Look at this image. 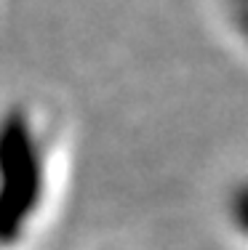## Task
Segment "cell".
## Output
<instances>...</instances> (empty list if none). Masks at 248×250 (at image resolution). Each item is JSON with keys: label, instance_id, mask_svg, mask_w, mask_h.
<instances>
[{"label": "cell", "instance_id": "obj_2", "mask_svg": "<svg viewBox=\"0 0 248 250\" xmlns=\"http://www.w3.org/2000/svg\"><path fill=\"white\" fill-rule=\"evenodd\" d=\"M216 224L235 250H248V165L222 184L216 194Z\"/></svg>", "mask_w": 248, "mask_h": 250}, {"label": "cell", "instance_id": "obj_3", "mask_svg": "<svg viewBox=\"0 0 248 250\" xmlns=\"http://www.w3.org/2000/svg\"><path fill=\"white\" fill-rule=\"evenodd\" d=\"M216 24L243 56L248 59V0H208Z\"/></svg>", "mask_w": 248, "mask_h": 250}, {"label": "cell", "instance_id": "obj_1", "mask_svg": "<svg viewBox=\"0 0 248 250\" xmlns=\"http://www.w3.org/2000/svg\"><path fill=\"white\" fill-rule=\"evenodd\" d=\"M69 133L45 99H0V250H35L67 184Z\"/></svg>", "mask_w": 248, "mask_h": 250}, {"label": "cell", "instance_id": "obj_4", "mask_svg": "<svg viewBox=\"0 0 248 250\" xmlns=\"http://www.w3.org/2000/svg\"><path fill=\"white\" fill-rule=\"evenodd\" d=\"M96 250H126V248H120V245H99Z\"/></svg>", "mask_w": 248, "mask_h": 250}]
</instances>
